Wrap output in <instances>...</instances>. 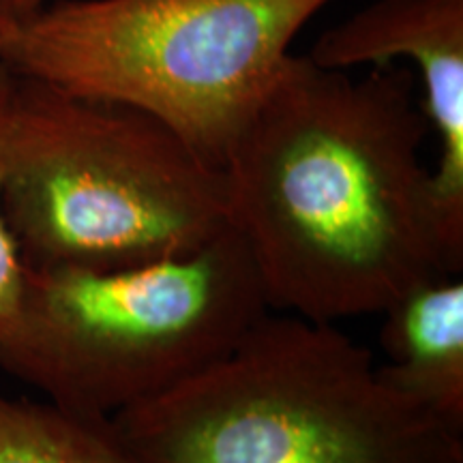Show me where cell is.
I'll return each mask as SVG.
<instances>
[{"mask_svg":"<svg viewBox=\"0 0 463 463\" xmlns=\"http://www.w3.org/2000/svg\"><path fill=\"white\" fill-rule=\"evenodd\" d=\"M412 75L288 54L222 161L228 225L273 311L337 324L459 277L422 164Z\"/></svg>","mask_w":463,"mask_h":463,"instance_id":"obj_1","label":"cell"},{"mask_svg":"<svg viewBox=\"0 0 463 463\" xmlns=\"http://www.w3.org/2000/svg\"><path fill=\"white\" fill-rule=\"evenodd\" d=\"M112 420L142 463H463V433L392 391L367 345L281 311Z\"/></svg>","mask_w":463,"mask_h":463,"instance_id":"obj_2","label":"cell"},{"mask_svg":"<svg viewBox=\"0 0 463 463\" xmlns=\"http://www.w3.org/2000/svg\"><path fill=\"white\" fill-rule=\"evenodd\" d=\"M0 211L33 270L167 262L228 228L222 170L165 123L20 75Z\"/></svg>","mask_w":463,"mask_h":463,"instance_id":"obj_3","label":"cell"},{"mask_svg":"<svg viewBox=\"0 0 463 463\" xmlns=\"http://www.w3.org/2000/svg\"><path fill=\"white\" fill-rule=\"evenodd\" d=\"M269 311L230 225L167 262L101 273L24 269L0 369L58 405L114 416L217 363Z\"/></svg>","mask_w":463,"mask_h":463,"instance_id":"obj_4","label":"cell"},{"mask_svg":"<svg viewBox=\"0 0 463 463\" xmlns=\"http://www.w3.org/2000/svg\"><path fill=\"white\" fill-rule=\"evenodd\" d=\"M331 0H67L0 48L20 78L148 112L222 167L294 37Z\"/></svg>","mask_w":463,"mask_h":463,"instance_id":"obj_5","label":"cell"},{"mask_svg":"<svg viewBox=\"0 0 463 463\" xmlns=\"http://www.w3.org/2000/svg\"><path fill=\"white\" fill-rule=\"evenodd\" d=\"M307 56L344 71L397 58L419 67L425 116L439 140L433 202L444 241L463 264V0H375L324 33Z\"/></svg>","mask_w":463,"mask_h":463,"instance_id":"obj_6","label":"cell"},{"mask_svg":"<svg viewBox=\"0 0 463 463\" xmlns=\"http://www.w3.org/2000/svg\"><path fill=\"white\" fill-rule=\"evenodd\" d=\"M380 378L463 433V283L444 277L386 307Z\"/></svg>","mask_w":463,"mask_h":463,"instance_id":"obj_7","label":"cell"},{"mask_svg":"<svg viewBox=\"0 0 463 463\" xmlns=\"http://www.w3.org/2000/svg\"><path fill=\"white\" fill-rule=\"evenodd\" d=\"M0 463H142L112 416L0 395Z\"/></svg>","mask_w":463,"mask_h":463,"instance_id":"obj_8","label":"cell"},{"mask_svg":"<svg viewBox=\"0 0 463 463\" xmlns=\"http://www.w3.org/2000/svg\"><path fill=\"white\" fill-rule=\"evenodd\" d=\"M17 92V73L0 62V194L9 167L11 129H14V109ZM22 281H24V264L17 256L14 241H11L3 211H0V344L14 326L17 307L22 297Z\"/></svg>","mask_w":463,"mask_h":463,"instance_id":"obj_9","label":"cell"},{"mask_svg":"<svg viewBox=\"0 0 463 463\" xmlns=\"http://www.w3.org/2000/svg\"><path fill=\"white\" fill-rule=\"evenodd\" d=\"M20 24V17L14 11L11 0H0V48L7 42L9 33Z\"/></svg>","mask_w":463,"mask_h":463,"instance_id":"obj_10","label":"cell"},{"mask_svg":"<svg viewBox=\"0 0 463 463\" xmlns=\"http://www.w3.org/2000/svg\"><path fill=\"white\" fill-rule=\"evenodd\" d=\"M11 5H14V11L22 22V20H26L28 15H33L34 11L45 7V0H11Z\"/></svg>","mask_w":463,"mask_h":463,"instance_id":"obj_11","label":"cell"}]
</instances>
